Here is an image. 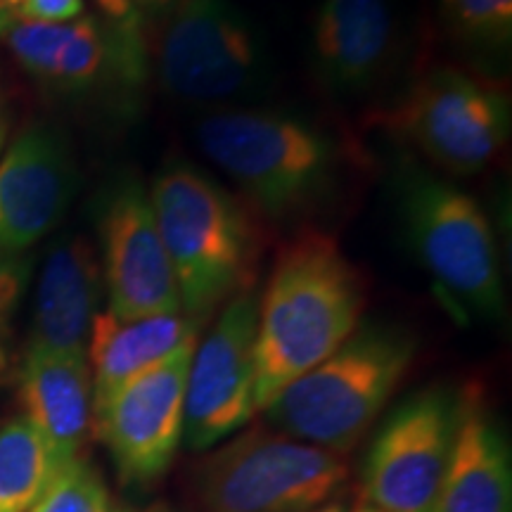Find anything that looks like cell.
I'll list each match as a JSON object with an SVG mask.
<instances>
[{"instance_id":"obj_16","label":"cell","mask_w":512,"mask_h":512,"mask_svg":"<svg viewBox=\"0 0 512 512\" xmlns=\"http://www.w3.org/2000/svg\"><path fill=\"white\" fill-rule=\"evenodd\" d=\"M394 34L389 0H325L311 34L320 83L335 95L368 91L387 67Z\"/></svg>"},{"instance_id":"obj_27","label":"cell","mask_w":512,"mask_h":512,"mask_svg":"<svg viewBox=\"0 0 512 512\" xmlns=\"http://www.w3.org/2000/svg\"><path fill=\"white\" fill-rule=\"evenodd\" d=\"M10 366V351H8V339H0V380L8 373Z\"/></svg>"},{"instance_id":"obj_25","label":"cell","mask_w":512,"mask_h":512,"mask_svg":"<svg viewBox=\"0 0 512 512\" xmlns=\"http://www.w3.org/2000/svg\"><path fill=\"white\" fill-rule=\"evenodd\" d=\"M95 3L105 12L107 22H131V19L140 17L133 0H95Z\"/></svg>"},{"instance_id":"obj_18","label":"cell","mask_w":512,"mask_h":512,"mask_svg":"<svg viewBox=\"0 0 512 512\" xmlns=\"http://www.w3.org/2000/svg\"><path fill=\"white\" fill-rule=\"evenodd\" d=\"M427 512H512V456L477 396L460 394L456 446Z\"/></svg>"},{"instance_id":"obj_13","label":"cell","mask_w":512,"mask_h":512,"mask_svg":"<svg viewBox=\"0 0 512 512\" xmlns=\"http://www.w3.org/2000/svg\"><path fill=\"white\" fill-rule=\"evenodd\" d=\"M98 226L102 280L110 299L107 311L124 320L183 313L150 190L131 178L114 185L102 204Z\"/></svg>"},{"instance_id":"obj_8","label":"cell","mask_w":512,"mask_h":512,"mask_svg":"<svg viewBox=\"0 0 512 512\" xmlns=\"http://www.w3.org/2000/svg\"><path fill=\"white\" fill-rule=\"evenodd\" d=\"M155 43L164 91L185 102H216L254 91L264 48L233 0H174Z\"/></svg>"},{"instance_id":"obj_10","label":"cell","mask_w":512,"mask_h":512,"mask_svg":"<svg viewBox=\"0 0 512 512\" xmlns=\"http://www.w3.org/2000/svg\"><path fill=\"white\" fill-rule=\"evenodd\" d=\"M256 320L259 294L247 290L221 309L190 361L183 439L204 451L228 439L256 415Z\"/></svg>"},{"instance_id":"obj_30","label":"cell","mask_w":512,"mask_h":512,"mask_svg":"<svg viewBox=\"0 0 512 512\" xmlns=\"http://www.w3.org/2000/svg\"><path fill=\"white\" fill-rule=\"evenodd\" d=\"M311 512H347L344 510V505L342 503H325V505H320V508H316V510H311Z\"/></svg>"},{"instance_id":"obj_9","label":"cell","mask_w":512,"mask_h":512,"mask_svg":"<svg viewBox=\"0 0 512 512\" xmlns=\"http://www.w3.org/2000/svg\"><path fill=\"white\" fill-rule=\"evenodd\" d=\"M460 394L425 387L384 420L363 467V498L382 512H427L451 463Z\"/></svg>"},{"instance_id":"obj_4","label":"cell","mask_w":512,"mask_h":512,"mask_svg":"<svg viewBox=\"0 0 512 512\" xmlns=\"http://www.w3.org/2000/svg\"><path fill=\"white\" fill-rule=\"evenodd\" d=\"M415 358V339L394 325L356 328L335 354L266 406L287 437L344 453L384 411Z\"/></svg>"},{"instance_id":"obj_26","label":"cell","mask_w":512,"mask_h":512,"mask_svg":"<svg viewBox=\"0 0 512 512\" xmlns=\"http://www.w3.org/2000/svg\"><path fill=\"white\" fill-rule=\"evenodd\" d=\"M15 19H17L15 12L0 8V38H5V34H8L12 24H15Z\"/></svg>"},{"instance_id":"obj_33","label":"cell","mask_w":512,"mask_h":512,"mask_svg":"<svg viewBox=\"0 0 512 512\" xmlns=\"http://www.w3.org/2000/svg\"><path fill=\"white\" fill-rule=\"evenodd\" d=\"M110 512H131V510H126L124 505H117V503H112V505H110Z\"/></svg>"},{"instance_id":"obj_14","label":"cell","mask_w":512,"mask_h":512,"mask_svg":"<svg viewBox=\"0 0 512 512\" xmlns=\"http://www.w3.org/2000/svg\"><path fill=\"white\" fill-rule=\"evenodd\" d=\"M76 169L57 128L34 124L0 159V249L27 252L46 238L72 202Z\"/></svg>"},{"instance_id":"obj_1","label":"cell","mask_w":512,"mask_h":512,"mask_svg":"<svg viewBox=\"0 0 512 512\" xmlns=\"http://www.w3.org/2000/svg\"><path fill=\"white\" fill-rule=\"evenodd\" d=\"M363 309V275L330 235L306 230L287 242L259 297L256 413L335 354L356 332Z\"/></svg>"},{"instance_id":"obj_23","label":"cell","mask_w":512,"mask_h":512,"mask_svg":"<svg viewBox=\"0 0 512 512\" xmlns=\"http://www.w3.org/2000/svg\"><path fill=\"white\" fill-rule=\"evenodd\" d=\"M31 271H34L31 256L0 249V339L10 337L12 320H15L24 292H27Z\"/></svg>"},{"instance_id":"obj_32","label":"cell","mask_w":512,"mask_h":512,"mask_svg":"<svg viewBox=\"0 0 512 512\" xmlns=\"http://www.w3.org/2000/svg\"><path fill=\"white\" fill-rule=\"evenodd\" d=\"M351 512H382V510H377V508H373V505L370 503H366V501H358L356 503V508L351 510Z\"/></svg>"},{"instance_id":"obj_24","label":"cell","mask_w":512,"mask_h":512,"mask_svg":"<svg viewBox=\"0 0 512 512\" xmlns=\"http://www.w3.org/2000/svg\"><path fill=\"white\" fill-rule=\"evenodd\" d=\"M83 12V0H24L19 5L17 17L27 22L64 24L79 19Z\"/></svg>"},{"instance_id":"obj_5","label":"cell","mask_w":512,"mask_h":512,"mask_svg":"<svg viewBox=\"0 0 512 512\" xmlns=\"http://www.w3.org/2000/svg\"><path fill=\"white\" fill-rule=\"evenodd\" d=\"M396 202L408 242L434 283L465 311L501 318V256L482 204L415 159L399 162Z\"/></svg>"},{"instance_id":"obj_19","label":"cell","mask_w":512,"mask_h":512,"mask_svg":"<svg viewBox=\"0 0 512 512\" xmlns=\"http://www.w3.org/2000/svg\"><path fill=\"white\" fill-rule=\"evenodd\" d=\"M200 325L183 313L124 320L98 313L88 337V368L93 382V413L100 411L124 384L159 366L197 339Z\"/></svg>"},{"instance_id":"obj_17","label":"cell","mask_w":512,"mask_h":512,"mask_svg":"<svg viewBox=\"0 0 512 512\" xmlns=\"http://www.w3.org/2000/svg\"><path fill=\"white\" fill-rule=\"evenodd\" d=\"M22 418L46 439L57 463L81 458L93 427V382L88 358L24 351L17 373Z\"/></svg>"},{"instance_id":"obj_11","label":"cell","mask_w":512,"mask_h":512,"mask_svg":"<svg viewBox=\"0 0 512 512\" xmlns=\"http://www.w3.org/2000/svg\"><path fill=\"white\" fill-rule=\"evenodd\" d=\"M5 41L31 79L60 93L81 95L110 79L126 86L145 81L147 50L140 17L107 24L95 17L64 24L15 19Z\"/></svg>"},{"instance_id":"obj_6","label":"cell","mask_w":512,"mask_h":512,"mask_svg":"<svg viewBox=\"0 0 512 512\" xmlns=\"http://www.w3.org/2000/svg\"><path fill=\"white\" fill-rule=\"evenodd\" d=\"M382 124L439 169L475 176L494 166L508 147L512 107L496 83L456 67H437L394 102Z\"/></svg>"},{"instance_id":"obj_12","label":"cell","mask_w":512,"mask_h":512,"mask_svg":"<svg viewBox=\"0 0 512 512\" xmlns=\"http://www.w3.org/2000/svg\"><path fill=\"white\" fill-rule=\"evenodd\" d=\"M197 339L131 380L93 413V430L110 451L121 482L152 484L174 463L183 441L185 387Z\"/></svg>"},{"instance_id":"obj_31","label":"cell","mask_w":512,"mask_h":512,"mask_svg":"<svg viewBox=\"0 0 512 512\" xmlns=\"http://www.w3.org/2000/svg\"><path fill=\"white\" fill-rule=\"evenodd\" d=\"M24 0H0V8H5V10H10V12H15L17 15V10H19V5H22Z\"/></svg>"},{"instance_id":"obj_20","label":"cell","mask_w":512,"mask_h":512,"mask_svg":"<svg viewBox=\"0 0 512 512\" xmlns=\"http://www.w3.org/2000/svg\"><path fill=\"white\" fill-rule=\"evenodd\" d=\"M60 467L24 418L0 425V512H29Z\"/></svg>"},{"instance_id":"obj_7","label":"cell","mask_w":512,"mask_h":512,"mask_svg":"<svg viewBox=\"0 0 512 512\" xmlns=\"http://www.w3.org/2000/svg\"><path fill=\"white\" fill-rule=\"evenodd\" d=\"M347 477L342 453L252 430L207 458L197 491L209 512H311L330 503Z\"/></svg>"},{"instance_id":"obj_29","label":"cell","mask_w":512,"mask_h":512,"mask_svg":"<svg viewBox=\"0 0 512 512\" xmlns=\"http://www.w3.org/2000/svg\"><path fill=\"white\" fill-rule=\"evenodd\" d=\"M133 3L147 5V8H166V5H171L174 0H133Z\"/></svg>"},{"instance_id":"obj_22","label":"cell","mask_w":512,"mask_h":512,"mask_svg":"<svg viewBox=\"0 0 512 512\" xmlns=\"http://www.w3.org/2000/svg\"><path fill=\"white\" fill-rule=\"evenodd\" d=\"M105 479L86 458L60 465L29 512H110Z\"/></svg>"},{"instance_id":"obj_15","label":"cell","mask_w":512,"mask_h":512,"mask_svg":"<svg viewBox=\"0 0 512 512\" xmlns=\"http://www.w3.org/2000/svg\"><path fill=\"white\" fill-rule=\"evenodd\" d=\"M105 292L98 252L86 238H64L38 278L29 349L88 358V337Z\"/></svg>"},{"instance_id":"obj_28","label":"cell","mask_w":512,"mask_h":512,"mask_svg":"<svg viewBox=\"0 0 512 512\" xmlns=\"http://www.w3.org/2000/svg\"><path fill=\"white\" fill-rule=\"evenodd\" d=\"M5 136H8V119H5V110L3 105H0V152H3Z\"/></svg>"},{"instance_id":"obj_3","label":"cell","mask_w":512,"mask_h":512,"mask_svg":"<svg viewBox=\"0 0 512 512\" xmlns=\"http://www.w3.org/2000/svg\"><path fill=\"white\" fill-rule=\"evenodd\" d=\"M202 152L271 221H294L328 200L339 147L323 128L287 112H216L197 126Z\"/></svg>"},{"instance_id":"obj_21","label":"cell","mask_w":512,"mask_h":512,"mask_svg":"<svg viewBox=\"0 0 512 512\" xmlns=\"http://www.w3.org/2000/svg\"><path fill=\"white\" fill-rule=\"evenodd\" d=\"M439 19L446 36L470 53H510L512 0H439Z\"/></svg>"},{"instance_id":"obj_2","label":"cell","mask_w":512,"mask_h":512,"mask_svg":"<svg viewBox=\"0 0 512 512\" xmlns=\"http://www.w3.org/2000/svg\"><path fill=\"white\" fill-rule=\"evenodd\" d=\"M150 202L183 316L200 325L219 306L252 290L264 240L247 204L188 162L159 171Z\"/></svg>"}]
</instances>
